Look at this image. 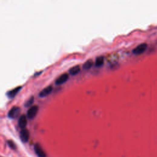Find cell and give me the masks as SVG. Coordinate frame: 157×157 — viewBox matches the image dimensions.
<instances>
[{"label":"cell","mask_w":157,"mask_h":157,"mask_svg":"<svg viewBox=\"0 0 157 157\" xmlns=\"http://www.w3.org/2000/svg\"><path fill=\"white\" fill-rule=\"evenodd\" d=\"M147 45L146 43H143L141 44L140 45H139L138 46H137L135 49H134L132 51L133 54L135 55H140L142 54V53H144L146 50L147 49Z\"/></svg>","instance_id":"obj_3"},{"label":"cell","mask_w":157,"mask_h":157,"mask_svg":"<svg viewBox=\"0 0 157 157\" xmlns=\"http://www.w3.org/2000/svg\"><path fill=\"white\" fill-rule=\"evenodd\" d=\"M34 149V151H35L36 155L39 157H46V153L44 152V151L43 150V149H42V147H41V146L39 144H36Z\"/></svg>","instance_id":"obj_4"},{"label":"cell","mask_w":157,"mask_h":157,"mask_svg":"<svg viewBox=\"0 0 157 157\" xmlns=\"http://www.w3.org/2000/svg\"><path fill=\"white\" fill-rule=\"evenodd\" d=\"M52 90H53V88L51 86H49L46 88H45L44 89H43L39 93V96L41 97V98H43V97H46L47 96H48L49 94H51L52 92Z\"/></svg>","instance_id":"obj_6"},{"label":"cell","mask_w":157,"mask_h":157,"mask_svg":"<svg viewBox=\"0 0 157 157\" xmlns=\"http://www.w3.org/2000/svg\"><path fill=\"white\" fill-rule=\"evenodd\" d=\"M33 101H34V97L32 96V97H31V98L29 99V100L25 103V106H26V107H29V106H30L33 103Z\"/></svg>","instance_id":"obj_14"},{"label":"cell","mask_w":157,"mask_h":157,"mask_svg":"<svg viewBox=\"0 0 157 157\" xmlns=\"http://www.w3.org/2000/svg\"><path fill=\"white\" fill-rule=\"evenodd\" d=\"M39 110V107L38 106H31L27 113V117L30 119H33L38 114V112Z\"/></svg>","instance_id":"obj_1"},{"label":"cell","mask_w":157,"mask_h":157,"mask_svg":"<svg viewBox=\"0 0 157 157\" xmlns=\"http://www.w3.org/2000/svg\"><path fill=\"white\" fill-rule=\"evenodd\" d=\"M80 71V66L77 65L76 66L73 67L72 68L70 69V74L72 76H76L77 75L78 73H79V72Z\"/></svg>","instance_id":"obj_10"},{"label":"cell","mask_w":157,"mask_h":157,"mask_svg":"<svg viewBox=\"0 0 157 157\" xmlns=\"http://www.w3.org/2000/svg\"><path fill=\"white\" fill-rule=\"evenodd\" d=\"M8 145H9V147L11 149H12L13 150H15L17 149L15 144H14V142L12 141H11V140L8 141Z\"/></svg>","instance_id":"obj_13"},{"label":"cell","mask_w":157,"mask_h":157,"mask_svg":"<svg viewBox=\"0 0 157 157\" xmlns=\"http://www.w3.org/2000/svg\"><path fill=\"white\" fill-rule=\"evenodd\" d=\"M104 59L103 57H99L96 58L95 61V65L96 67H101L103 65Z\"/></svg>","instance_id":"obj_12"},{"label":"cell","mask_w":157,"mask_h":157,"mask_svg":"<svg viewBox=\"0 0 157 157\" xmlns=\"http://www.w3.org/2000/svg\"><path fill=\"white\" fill-rule=\"evenodd\" d=\"M93 61L92 60H87L83 65V68L85 70H88L89 69H90L92 66H93Z\"/></svg>","instance_id":"obj_11"},{"label":"cell","mask_w":157,"mask_h":157,"mask_svg":"<svg viewBox=\"0 0 157 157\" xmlns=\"http://www.w3.org/2000/svg\"><path fill=\"white\" fill-rule=\"evenodd\" d=\"M69 79V76L68 74H63L61 76H60V77H59L57 80H56V84L58 85H61L65 82H66V81L68 80Z\"/></svg>","instance_id":"obj_8"},{"label":"cell","mask_w":157,"mask_h":157,"mask_svg":"<svg viewBox=\"0 0 157 157\" xmlns=\"http://www.w3.org/2000/svg\"><path fill=\"white\" fill-rule=\"evenodd\" d=\"M20 113V109L18 107H12L8 113V117L11 119H14L17 117Z\"/></svg>","instance_id":"obj_5"},{"label":"cell","mask_w":157,"mask_h":157,"mask_svg":"<svg viewBox=\"0 0 157 157\" xmlns=\"http://www.w3.org/2000/svg\"><path fill=\"white\" fill-rule=\"evenodd\" d=\"M27 125V117L25 115H22L18 120V126L21 129H24Z\"/></svg>","instance_id":"obj_7"},{"label":"cell","mask_w":157,"mask_h":157,"mask_svg":"<svg viewBox=\"0 0 157 157\" xmlns=\"http://www.w3.org/2000/svg\"><path fill=\"white\" fill-rule=\"evenodd\" d=\"M21 88V87H17L14 88L13 90H11L10 92H8V96L9 98H13V97H14V96L19 92V91L20 90Z\"/></svg>","instance_id":"obj_9"},{"label":"cell","mask_w":157,"mask_h":157,"mask_svg":"<svg viewBox=\"0 0 157 157\" xmlns=\"http://www.w3.org/2000/svg\"><path fill=\"white\" fill-rule=\"evenodd\" d=\"M20 138L21 139V141L23 142H28L30 138V133L28 130L25 128L21 129L20 132Z\"/></svg>","instance_id":"obj_2"}]
</instances>
